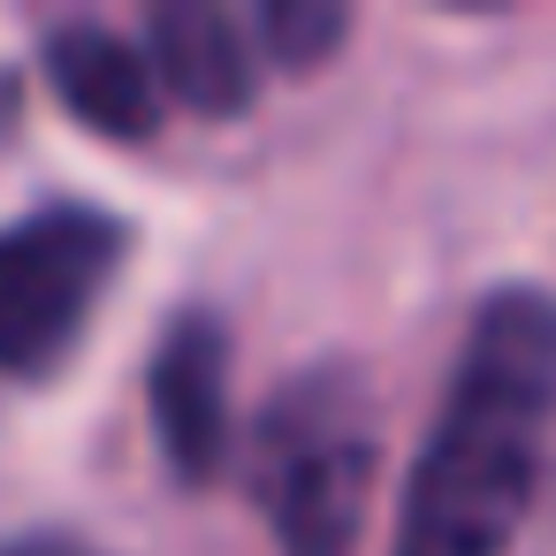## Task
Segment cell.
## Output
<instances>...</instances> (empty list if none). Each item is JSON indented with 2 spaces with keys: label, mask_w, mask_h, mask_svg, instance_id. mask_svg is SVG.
Listing matches in <instances>:
<instances>
[{
  "label": "cell",
  "mask_w": 556,
  "mask_h": 556,
  "mask_svg": "<svg viewBox=\"0 0 556 556\" xmlns=\"http://www.w3.org/2000/svg\"><path fill=\"white\" fill-rule=\"evenodd\" d=\"M556 427V298L503 282L472 305L389 556H503Z\"/></svg>",
  "instance_id": "1"
},
{
  "label": "cell",
  "mask_w": 556,
  "mask_h": 556,
  "mask_svg": "<svg viewBox=\"0 0 556 556\" xmlns=\"http://www.w3.org/2000/svg\"><path fill=\"white\" fill-rule=\"evenodd\" d=\"M252 503L267 510L282 556H351L358 518H366V480H374V404L366 381L328 358L282 381L244 450Z\"/></svg>",
  "instance_id": "2"
},
{
  "label": "cell",
  "mask_w": 556,
  "mask_h": 556,
  "mask_svg": "<svg viewBox=\"0 0 556 556\" xmlns=\"http://www.w3.org/2000/svg\"><path fill=\"white\" fill-rule=\"evenodd\" d=\"M123 260H130V222L85 199H54L0 222V381L54 374L77 351Z\"/></svg>",
  "instance_id": "3"
},
{
  "label": "cell",
  "mask_w": 556,
  "mask_h": 556,
  "mask_svg": "<svg viewBox=\"0 0 556 556\" xmlns=\"http://www.w3.org/2000/svg\"><path fill=\"white\" fill-rule=\"evenodd\" d=\"M146 412L168 472L184 488H214L229 465V328L214 305H184L146 358Z\"/></svg>",
  "instance_id": "4"
},
{
  "label": "cell",
  "mask_w": 556,
  "mask_h": 556,
  "mask_svg": "<svg viewBox=\"0 0 556 556\" xmlns=\"http://www.w3.org/2000/svg\"><path fill=\"white\" fill-rule=\"evenodd\" d=\"M39 70H47L54 100H62L92 138H115V146H146V138H153V123H161L153 54L130 47L115 24H92V16L47 24V31H39Z\"/></svg>",
  "instance_id": "5"
},
{
  "label": "cell",
  "mask_w": 556,
  "mask_h": 556,
  "mask_svg": "<svg viewBox=\"0 0 556 556\" xmlns=\"http://www.w3.org/2000/svg\"><path fill=\"white\" fill-rule=\"evenodd\" d=\"M146 54L161 92L191 115H244L260 100V31L237 9H206V0H176V9L146 16Z\"/></svg>",
  "instance_id": "6"
},
{
  "label": "cell",
  "mask_w": 556,
  "mask_h": 556,
  "mask_svg": "<svg viewBox=\"0 0 556 556\" xmlns=\"http://www.w3.org/2000/svg\"><path fill=\"white\" fill-rule=\"evenodd\" d=\"M252 31L275 70H320L351 39V9H336V0H275V9L252 16Z\"/></svg>",
  "instance_id": "7"
},
{
  "label": "cell",
  "mask_w": 556,
  "mask_h": 556,
  "mask_svg": "<svg viewBox=\"0 0 556 556\" xmlns=\"http://www.w3.org/2000/svg\"><path fill=\"white\" fill-rule=\"evenodd\" d=\"M0 556H108V548H92L85 533H62V526H31V533L0 541Z\"/></svg>",
  "instance_id": "8"
}]
</instances>
